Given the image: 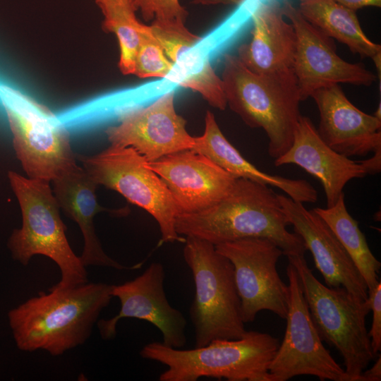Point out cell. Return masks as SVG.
<instances>
[{"instance_id":"obj_1","label":"cell","mask_w":381,"mask_h":381,"mask_svg":"<svg viewBox=\"0 0 381 381\" xmlns=\"http://www.w3.org/2000/svg\"><path fill=\"white\" fill-rule=\"evenodd\" d=\"M113 284L87 282L40 292L11 309L7 318L17 348L52 356L84 344L113 296Z\"/></svg>"},{"instance_id":"obj_2","label":"cell","mask_w":381,"mask_h":381,"mask_svg":"<svg viewBox=\"0 0 381 381\" xmlns=\"http://www.w3.org/2000/svg\"><path fill=\"white\" fill-rule=\"evenodd\" d=\"M277 195L268 186L237 179L229 193L216 204L198 212L179 214L176 232L214 246L245 238H265L286 256L305 255L303 239L286 228L290 224Z\"/></svg>"},{"instance_id":"obj_3","label":"cell","mask_w":381,"mask_h":381,"mask_svg":"<svg viewBox=\"0 0 381 381\" xmlns=\"http://www.w3.org/2000/svg\"><path fill=\"white\" fill-rule=\"evenodd\" d=\"M222 80L229 107L252 128L268 137V154L276 159L291 145L301 100L293 69L257 74L237 56H224Z\"/></svg>"},{"instance_id":"obj_4","label":"cell","mask_w":381,"mask_h":381,"mask_svg":"<svg viewBox=\"0 0 381 381\" xmlns=\"http://www.w3.org/2000/svg\"><path fill=\"white\" fill-rule=\"evenodd\" d=\"M279 346V339L270 334L247 331L240 339H215L191 349L152 341L143 346L140 356L167 367L159 375V381H197L201 377L272 381L269 366Z\"/></svg>"},{"instance_id":"obj_5","label":"cell","mask_w":381,"mask_h":381,"mask_svg":"<svg viewBox=\"0 0 381 381\" xmlns=\"http://www.w3.org/2000/svg\"><path fill=\"white\" fill-rule=\"evenodd\" d=\"M10 186L22 212V226L13 230L7 246L13 260L24 266L35 255L53 260L61 272L59 282L50 289L72 288L88 282L86 267L67 240L66 227L49 182L8 172Z\"/></svg>"},{"instance_id":"obj_6","label":"cell","mask_w":381,"mask_h":381,"mask_svg":"<svg viewBox=\"0 0 381 381\" xmlns=\"http://www.w3.org/2000/svg\"><path fill=\"white\" fill-rule=\"evenodd\" d=\"M184 243L183 255L195 285L189 309L195 347L215 339L241 338L247 331L232 263L208 241L187 236Z\"/></svg>"},{"instance_id":"obj_7","label":"cell","mask_w":381,"mask_h":381,"mask_svg":"<svg viewBox=\"0 0 381 381\" xmlns=\"http://www.w3.org/2000/svg\"><path fill=\"white\" fill-rule=\"evenodd\" d=\"M300 279L313 324L322 341L334 347L344 361L351 381H361V374L376 358L365 326L370 311L344 288L322 284L308 265L305 255L287 256Z\"/></svg>"},{"instance_id":"obj_8","label":"cell","mask_w":381,"mask_h":381,"mask_svg":"<svg viewBox=\"0 0 381 381\" xmlns=\"http://www.w3.org/2000/svg\"><path fill=\"white\" fill-rule=\"evenodd\" d=\"M17 159L29 179L52 181L76 164L68 131L47 106L0 85Z\"/></svg>"},{"instance_id":"obj_9","label":"cell","mask_w":381,"mask_h":381,"mask_svg":"<svg viewBox=\"0 0 381 381\" xmlns=\"http://www.w3.org/2000/svg\"><path fill=\"white\" fill-rule=\"evenodd\" d=\"M77 158L97 185L118 192L152 216L159 227L161 243L185 241L176 230L179 212L168 188L135 150L111 145L97 155Z\"/></svg>"},{"instance_id":"obj_10","label":"cell","mask_w":381,"mask_h":381,"mask_svg":"<svg viewBox=\"0 0 381 381\" xmlns=\"http://www.w3.org/2000/svg\"><path fill=\"white\" fill-rule=\"evenodd\" d=\"M286 275L289 289L286 326L283 341L269 366L272 381H286L302 375H313L322 381H351L323 345L297 272L290 262Z\"/></svg>"},{"instance_id":"obj_11","label":"cell","mask_w":381,"mask_h":381,"mask_svg":"<svg viewBox=\"0 0 381 381\" xmlns=\"http://www.w3.org/2000/svg\"><path fill=\"white\" fill-rule=\"evenodd\" d=\"M234 266L244 323L252 322L262 310L282 319L288 313L289 289L281 279L277 264L282 249L265 238H245L215 245Z\"/></svg>"},{"instance_id":"obj_12","label":"cell","mask_w":381,"mask_h":381,"mask_svg":"<svg viewBox=\"0 0 381 381\" xmlns=\"http://www.w3.org/2000/svg\"><path fill=\"white\" fill-rule=\"evenodd\" d=\"M281 5L284 16L296 33L292 68L301 101L331 85L370 86L377 80V76L363 64L341 59L332 39L310 23L290 0H282Z\"/></svg>"},{"instance_id":"obj_13","label":"cell","mask_w":381,"mask_h":381,"mask_svg":"<svg viewBox=\"0 0 381 381\" xmlns=\"http://www.w3.org/2000/svg\"><path fill=\"white\" fill-rule=\"evenodd\" d=\"M186 121L174 106V92H167L146 107H128L119 123L105 130L111 145L131 147L147 162L175 152L192 150L195 137L186 130Z\"/></svg>"},{"instance_id":"obj_14","label":"cell","mask_w":381,"mask_h":381,"mask_svg":"<svg viewBox=\"0 0 381 381\" xmlns=\"http://www.w3.org/2000/svg\"><path fill=\"white\" fill-rule=\"evenodd\" d=\"M165 270L160 262H152L140 275L121 284H113L111 294L120 301L119 313L111 318L98 320L97 326L104 340L114 339L120 320L136 318L157 328L162 343L181 349L187 342V321L183 313L169 302L164 290Z\"/></svg>"},{"instance_id":"obj_15","label":"cell","mask_w":381,"mask_h":381,"mask_svg":"<svg viewBox=\"0 0 381 381\" xmlns=\"http://www.w3.org/2000/svg\"><path fill=\"white\" fill-rule=\"evenodd\" d=\"M147 164L166 184L179 214L212 206L229 193L237 179L193 150L170 154Z\"/></svg>"},{"instance_id":"obj_16","label":"cell","mask_w":381,"mask_h":381,"mask_svg":"<svg viewBox=\"0 0 381 381\" xmlns=\"http://www.w3.org/2000/svg\"><path fill=\"white\" fill-rule=\"evenodd\" d=\"M277 195L290 225L310 251L326 285L342 286L355 298L368 299V289L362 275L325 222L313 209H306L303 203L287 195Z\"/></svg>"},{"instance_id":"obj_17","label":"cell","mask_w":381,"mask_h":381,"mask_svg":"<svg viewBox=\"0 0 381 381\" xmlns=\"http://www.w3.org/2000/svg\"><path fill=\"white\" fill-rule=\"evenodd\" d=\"M310 97L319 111L318 134L332 149L348 157L381 152V119L354 106L339 85L318 89Z\"/></svg>"},{"instance_id":"obj_18","label":"cell","mask_w":381,"mask_h":381,"mask_svg":"<svg viewBox=\"0 0 381 381\" xmlns=\"http://www.w3.org/2000/svg\"><path fill=\"white\" fill-rule=\"evenodd\" d=\"M276 167L295 164L322 185L327 207L334 205L346 183L368 175L363 160L355 161L336 152L320 138L312 121L301 116L290 147L274 159Z\"/></svg>"},{"instance_id":"obj_19","label":"cell","mask_w":381,"mask_h":381,"mask_svg":"<svg viewBox=\"0 0 381 381\" xmlns=\"http://www.w3.org/2000/svg\"><path fill=\"white\" fill-rule=\"evenodd\" d=\"M52 183L53 193L60 208L78 224L82 232L84 246L80 258L85 267L99 266L118 270H131L141 267L142 263L133 266L122 265L102 249L95 232V216L104 211L121 215L126 212L99 205L95 193L98 185L83 167L75 164L56 177Z\"/></svg>"},{"instance_id":"obj_20","label":"cell","mask_w":381,"mask_h":381,"mask_svg":"<svg viewBox=\"0 0 381 381\" xmlns=\"http://www.w3.org/2000/svg\"><path fill=\"white\" fill-rule=\"evenodd\" d=\"M252 38L238 48V58L252 72L268 75L293 69L296 33L277 0L261 1L252 13Z\"/></svg>"},{"instance_id":"obj_21","label":"cell","mask_w":381,"mask_h":381,"mask_svg":"<svg viewBox=\"0 0 381 381\" xmlns=\"http://www.w3.org/2000/svg\"><path fill=\"white\" fill-rule=\"evenodd\" d=\"M192 150L205 155L237 179H246L279 188L292 200L302 203H315L318 200V191L306 180L270 174L246 160L223 135L210 111L205 114L204 133L195 137Z\"/></svg>"},{"instance_id":"obj_22","label":"cell","mask_w":381,"mask_h":381,"mask_svg":"<svg viewBox=\"0 0 381 381\" xmlns=\"http://www.w3.org/2000/svg\"><path fill=\"white\" fill-rule=\"evenodd\" d=\"M298 9L325 35L346 44L361 58H370L380 73L381 46L365 35L356 11L334 0H300Z\"/></svg>"},{"instance_id":"obj_23","label":"cell","mask_w":381,"mask_h":381,"mask_svg":"<svg viewBox=\"0 0 381 381\" xmlns=\"http://www.w3.org/2000/svg\"><path fill=\"white\" fill-rule=\"evenodd\" d=\"M313 210L325 222L343 246L362 275L368 291L379 282L380 262L370 250L358 222L349 213L342 193L337 202L329 207Z\"/></svg>"},{"instance_id":"obj_24","label":"cell","mask_w":381,"mask_h":381,"mask_svg":"<svg viewBox=\"0 0 381 381\" xmlns=\"http://www.w3.org/2000/svg\"><path fill=\"white\" fill-rule=\"evenodd\" d=\"M197 45L178 55L167 79L198 92L210 106L224 110L227 104L222 78L212 68L208 54Z\"/></svg>"},{"instance_id":"obj_25","label":"cell","mask_w":381,"mask_h":381,"mask_svg":"<svg viewBox=\"0 0 381 381\" xmlns=\"http://www.w3.org/2000/svg\"><path fill=\"white\" fill-rule=\"evenodd\" d=\"M94 1L104 16V30L114 32L117 37L121 72L124 75L133 74L135 59L145 26L135 16L133 0Z\"/></svg>"},{"instance_id":"obj_26","label":"cell","mask_w":381,"mask_h":381,"mask_svg":"<svg viewBox=\"0 0 381 381\" xmlns=\"http://www.w3.org/2000/svg\"><path fill=\"white\" fill-rule=\"evenodd\" d=\"M174 64L152 35L150 26L145 25L141 42L135 59L133 74L140 78H167Z\"/></svg>"},{"instance_id":"obj_27","label":"cell","mask_w":381,"mask_h":381,"mask_svg":"<svg viewBox=\"0 0 381 381\" xmlns=\"http://www.w3.org/2000/svg\"><path fill=\"white\" fill-rule=\"evenodd\" d=\"M133 5L140 10L143 18L150 21L180 20L185 21L188 11L179 0H133Z\"/></svg>"},{"instance_id":"obj_28","label":"cell","mask_w":381,"mask_h":381,"mask_svg":"<svg viewBox=\"0 0 381 381\" xmlns=\"http://www.w3.org/2000/svg\"><path fill=\"white\" fill-rule=\"evenodd\" d=\"M368 301L373 312L371 327L368 332L373 353L377 356L381 350V283L368 291Z\"/></svg>"},{"instance_id":"obj_29","label":"cell","mask_w":381,"mask_h":381,"mask_svg":"<svg viewBox=\"0 0 381 381\" xmlns=\"http://www.w3.org/2000/svg\"><path fill=\"white\" fill-rule=\"evenodd\" d=\"M344 6L354 11L367 6H381V0H334Z\"/></svg>"},{"instance_id":"obj_30","label":"cell","mask_w":381,"mask_h":381,"mask_svg":"<svg viewBox=\"0 0 381 381\" xmlns=\"http://www.w3.org/2000/svg\"><path fill=\"white\" fill-rule=\"evenodd\" d=\"M381 380V356L379 357L375 362L373 365L363 370L361 374V381H380Z\"/></svg>"},{"instance_id":"obj_31","label":"cell","mask_w":381,"mask_h":381,"mask_svg":"<svg viewBox=\"0 0 381 381\" xmlns=\"http://www.w3.org/2000/svg\"><path fill=\"white\" fill-rule=\"evenodd\" d=\"M244 0H193V4L203 6L217 4H240Z\"/></svg>"}]
</instances>
